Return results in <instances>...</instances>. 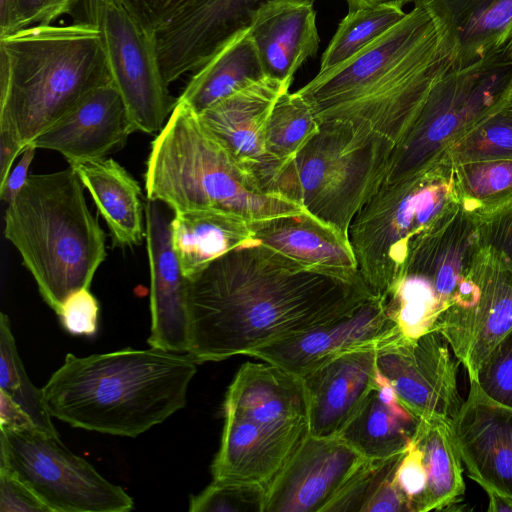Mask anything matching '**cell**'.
Returning <instances> with one entry per match:
<instances>
[{
	"instance_id": "1",
	"label": "cell",
	"mask_w": 512,
	"mask_h": 512,
	"mask_svg": "<svg viewBox=\"0 0 512 512\" xmlns=\"http://www.w3.org/2000/svg\"><path fill=\"white\" fill-rule=\"evenodd\" d=\"M187 281V353L199 364L249 356L374 297L363 280L308 270L253 239Z\"/></svg>"
},
{
	"instance_id": "2",
	"label": "cell",
	"mask_w": 512,
	"mask_h": 512,
	"mask_svg": "<svg viewBox=\"0 0 512 512\" xmlns=\"http://www.w3.org/2000/svg\"><path fill=\"white\" fill-rule=\"evenodd\" d=\"M110 81L98 25H36L1 37L0 183L26 145Z\"/></svg>"
},
{
	"instance_id": "3",
	"label": "cell",
	"mask_w": 512,
	"mask_h": 512,
	"mask_svg": "<svg viewBox=\"0 0 512 512\" xmlns=\"http://www.w3.org/2000/svg\"><path fill=\"white\" fill-rule=\"evenodd\" d=\"M199 363L150 347L77 357L69 353L42 388L51 416L104 434L136 437L187 403Z\"/></svg>"
},
{
	"instance_id": "4",
	"label": "cell",
	"mask_w": 512,
	"mask_h": 512,
	"mask_svg": "<svg viewBox=\"0 0 512 512\" xmlns=\"http://www.w3.org/2000/svg\"><path fill=\"white\" fill-rule=\"evenodd\" d=\"M84 188L71 166L32 174L5 212V238L57 315L71 294L90 287L106 257L105 233Z\"/></svg>"
},
{
	"instance_id": "5",
	"label": "cell",
	"mask_w": 512,
	"mask_h": 512,
	"mask_svg": "<svg viewBox=\"0 0 512 512\" xmlns=\"http://www.w3.org/2000/svg\"><path fill=\"white\" fill-rule=\"evenodd\" d=\"M145 187L147 199L169 206L174 213L220 210L256 221L305 211L278 194L263 191L198 114L178 100L151 144Z\"/></svg>"
},
{
	"instance_id": "6",
	"label": "cell",
	"mask_w": 512,
	"mask_h": 512,
	"mask_svg": "<svg viewBox=\"0 0 512 512\" xmlns=\"http://www.w3.org/2000/svg\"><path fill=\"white\" fill-rule=\"evenodd\" d=\"M455 165L448 154L412 175L383 184L348 228L359 274L384 298L409 258L459 210Z\"/></svg>"
},
{
	"instance_id": "7",
	"label": "cell",
	"mask_w": 512,
	"mask_h": 512,
	"mask_svg": "<svg viewBox=\"0 0 512 512\" xmlns=\"http://www.w3.org/2000/svg\"><path fill=\"white\" fill-rule=\"evenodd\" d=\"M393 150L392 143L347 125L320 124L310 141L275 172L268 192L347 236L353 218L383 184Z\"/></svg>"
},
{
	"instance_id": "8",
	"label": "cell",
	"mask_w": 512,
	"mask_h": 512,
	"mask_svg": "<svg viewBox=\"0 0 512 512\" xmlns=\"http://www.w3.org/2000/svg\"><path fill=\"white\" fill-rule=\"evenodd\" d=\"M480 250L477 220L461 207L422 241L382 298L402 339L437 331L449 312L472 303Z\"/></svg>"
},
{
	"instance_id": "9",
	"label": "cell",
	"mask_w": 512,
	"mask_h": 512,
	"mask_svg": "<svg viewBox=\"0 0 512 512\" xmlns=\"http://www.w3.org/2000/svg\"><path fill=\"white\" fill-rule=\"evenodd\" d=\"M511 98L512 54L507 45L471 65L450 68L432 87L409 132L394 148L383 184L443 158L470 129Z\"/></svg>"
},
{
	"instance_id": "10",
	"label": "cell",
	"mask_w": 512,
	"mask_h": 512,
	"mask_svg": "<svg viewBox=\"0 0 512 512\" xmlns=\"http://www.w3.org/2000/svg\"><path fill=\"white\" fill-rule=\"evenodd\" d=\"M0 467L25 483L51 512H127L133 499L59 439L35 426L1 429Z\"/></svg>"
},
{
	"instance_id": "11",
	"label": "cell",
	"mask_w": 512,
	"mask_h": 512,
	"mask_svg": "<svg viewBox=\"0 0 512 512\" xmlns=\"http://www.w3.org/2000/svg\"><path fill=\"white\" fill-rule=\"evenodd\" d=\"M99 26L111 80L137 131L158 134L177 100L170 95L161 71L156 35L115 0L105 4Z\"/></svg>"
},
{
	"instance_id": "12",
	"label": "cell",
	"mask_w": 512,
	"mask_h": 512,
	"mask_svg": "<svg viewBox=\"0 0 512 512\" xmlns=\"http://www.w3.org/2000/svg\"><path fill=\"white\" fill-rule=\"evenodd\" d=\"M376 364L402 405L418 420L441 418L452 422L461 409L460 362L439 331L415 340L399 337L383 343L378 347Z\"/></svg>"
},
{
	"instance_id": "13",
	"label": "cell",
	"mask_w": 512,
	"mask_h": 512,
	"mask_svg": "<svg viewBox=\"0 0 512 512\" xmlns=\"http://www.w3.org/2000/svg\"><path fill=\"white\" fill-rule=\"evenodd\" d=\"M436 30L430 15L415 5L378 39L346 62L318 73L297 92L309 104L320 124L386 76Z\"/></svg>"
},
{
	"instance_id": "14",
	"label": "cell",
	"mask_w": 512,
	"mask_h": 512,
	"mask_svg": "<svg viewBox=\"0 0 512 512\" xmlns=\"http://www.w3.org/2000/svg\"><path fill=\"white\" fill-rule=\"evenodd\" d=\"M477 282L471 305L448 316L437 330L465 368L469 383L512 330V270L482 247Z\"/></svg>"
},
{
	"instance_id": "15",
	"label": "cell",
	"mask_w": 512,
	"mask_h": 512,
	"mask_svg": "<svg viewBox=\"0 0 512 512\" xmlns=\"http://www.w3.org/2000/svg\"><path fill=\"white\" fill-rule=\"evenodd\" d=\"M366 460L340 436L309 435L268 488L264 512H324Z\"/></svg>"
},
{
	"instance_id": "16",
	"label": "cell",
	"mask_w": 512,
	"mask_h": 512,
	"mask_svg": "<svg viewBox=\"0 0 512 512\" xmlns=\"http://www.w3.org/2000/svg\"><path fill=\"white\" fill-rule=\"evenodd\" d=\"M275 0H200L156 34L164 80L169 85L205 65L231 38L248 29L255 12ZM314 3L316 0H300Z\"/></svg>"
},
{
	"instance_id": "17",
	"label": "cell",
	"mask_w": 512,
	"mask_h": 512,
	"mask_svg": "<svg viewBox=\"0 0 512 512\" xmlns=\"http://www.w3.org/2000/svg\"><path fill=\"white\" fill-rule=\"evenodd\" d=\"M401 338L384 301L371 297L352 312L303 333L252 352L249 356L302 376L346 352L380 346Z\"/></svg>"
},
{
	"instance_id": "18",
	"label": "cell",
	"mask_w": 512,
	"mask_h": 512,
	"mask_svg": "<svg viewBox=\"0 0 512 512\" xmlns=\"http://www.w3.org/2000/svg\"><path fill=\"white\" fill-rule=\"evenodd\" d=\"M451 427L468 477L512 498V408L470 384Z\"/></svg>"
},
{
	"instance_id": "19",
	"label": "cell",
	"mask_w": 512,
	"mask_h": 512,
	"mask_svg": "<svg viewBox=\"0 0 512 512\" xmlns=\"http://www.w3.org/2000/svg\"><path fill=\"white\" fill-rule=\"evenodd\" d=\"M145 237L150 271V347L189 348L188 281L171 242V219L161 202L147 199Z\"/></svg>"
},
{
	"instance_id": "20",
	"label": "cell",
	"mask_w": 512,
	"mask_h": 512,
	"mask_svg": "<svg viewBox=\"0 0 512 512\" xmlns=\"http://www.w3.org/2000/svg\"><path fill=\"white\" fill-rule=\"evenodd\" d=\"M309 436L308 424L265 426L224 414L213 480L259 485L268 490Z\"/></svg>"
},
{
	"instance_id": "21",
	"label": "cell",
	"mask_w": 512,
	"mask_h": 512,
	"mask_svg": "<svg viewBox=\"0 0 512 512\" xmlns=\"http://www.w3.org/2000/svg\"><path fill=\"white\" fill-rule=\"evenodd\" d=\"M378 347L346 352L301 376L308 399L309 435L339 436L354 418L375 389Z\"/></svg>"
},
{
	"instance_id": "22",
	"label": "cell",
	"mask_w": 512,
	"mask_h": 512,
	"mask_svg": "<svg viewBox=\"0 0 512 512\" xmlns=\"http://www.w3.org/2000/svg\"><path fill=\"white\" fill-rule=\"evenodd\" d=\"M137 131L112 81L96 88L33 141L70 165L105 158Z\"/></svg>"
},
{
	"instance_id": "23",
	"label": "cell",
	"mask_w": 512,
	"mask_h": 512,
	"mask_svg": "<svg viewBox=\"0 0 512 512\" xmlns=\"http://www.w3.org/2000/svg\"><path fill=\"white\" fill-rule=\"evenodd\" d=\"M290 85L265 77L198 114L202 124L257 179L263 191L267 122L276 101Z\"/></svg>"
},
{
	"instance_id": "24",
	"label": "cell",
	"mask_w": 512,
	"mask_h": 512,
	"mask_svg": "<svg viewBox=\"0 0 512 512\" xmlns=\"http://www.w3.org/2000/svg\"><path fill=\"white\" fill-rule=\"evenodd\" d=\"M252 239L311 271L362 280L348 237L308 212L249 221Z\"/></svg>"
},
{
	"instance_id": "25",
	"label": "cell",
	"mask_w": 512,
	"mask_h": 512,
	"mask_svg": "<svg viewBox=\"0 0 512 512\" xmlns=\"http://www.w3.org/2000/svg\"><path fill=\"white\" fill-rule=\"evenodd\" d=\"M249 34L265 76L289 84L320 43L313 4L300 0L264 4L255 12Z\"/></svg>"
},
{
	"instance_id": "26",
	"label": "cell",
	"mask_w": 512,
	"mask_h": 512,
	"mask_svg": "<svg viewBox=\"0 0 512 512\" xmlns=\"http://www.w3.org/2000/svg\"><path fill=\"white\" fill-rule=\"evenodd\" d=\"M432 18L459 69L503 48L512 36V0H413Z\"/></svg>"
},
{
	"instance_id": "27",
	"label": "cell",
	"mask_w": 512,
	"mask_h": 512,
	"mask_svg": "<svg viewBox=\"0 0 512 512\" xmlns=\"http://www.w3.org/2000/svg\"><path fill=\"white\" fill-rule=\"evenodd\" d=\"M223 411L265 426L308 424L303 379L267 362H246L228 387Z\"/></svg>"
},
{
	"instance_id": "28",
	"label": "cell",
	"mask_w": 512,
	"mask_h": 512,
	"mask_svg": "<svg viewBox=\"0 0 512 512\" xmlns=\"http://www.w3.org/2000/svg\"><path fill=\"white\" fill-rule=\"evenodd\" d=\"M70 166L89 191L107 223L114 243L121 247L140 244L145 236V204L136 180L111 158L84 161Z\"/></svg>"
},
{
	"instance_id": "29",
	"label": "cell",
	"mask_w": 512,
	"mask_h": 512,
	"mask_svg": "<svg viewBox=\"0 0 512 512\" xmlns=\"http://www.w3.org/2000/svg\"><path fill=\"white\" fill-rule=\"evenodd\" d=\"M250 240L249 221L224 211L193 210L171 219L172 247L187 280Z\"/></svg>"
},
{
	"instance_id": "30",
	"label": "cell",
	"mask_w": 512,
	"mask_h": 512,
	"mask_svg": "<svg viewBox=\"0 0 512 512\" xmlns=\"http://www.w3.org/2000/svg\"><path fill=\"white\" fill-rule=\"evenodd\" d=\"M265 77L248 28L231 38L197 70L178 101L184 102L195 113L200 114Z\"/></svg>"
},
{
	"instance_id": "31",
	"label": "cell",
	"mask_w": 512,
	"mask_h": 512,
	"mask_svg": "<svg viewBox=\"0 0 512 512\" xmlns=\"http://www.w3.org/2000/svg\"><path fill=\"white\" fill-rule=\"evenodd\" d=\"M412 440L421 451L427 476L422 512L446 510L463 499V463L451 422L441 418L419 419Z\"/></svg>"
},
{
	"instance_id": "32",
	"label": "cell",
	"mask_w": 512,
	"mask_h": 512,
	"mask_svg": "<svg viewBox=\"0 0 512 512\" xmlns=\"http://www.w3.org/2000/svg\"><path fill=\"white\" fill-rule=\"evenodd\" d=\"M418 419L392 411L372 390L340 437L368 460H383L405 452Z\"/></svg>"
},
{
	"instance_id": "33",
	"label": "cell",
	"mask_w": 512,
	"mask_h": 512,
	"mask_svg": "<svg viewBox=\"0 0 512 512\" xmlns=\"http://www.w3.org/2000/svg\"><path fill=\"white\" fill-rule=\"evenodd\" d=\"M319 129L313 110L297 91H287L278 98L265 132V192L269 193L268 187L275 172L292 159Z\"/></svg>"
},
{
	"instance_id": "34",
	"label": "cell",
	"mask_w": 512,
	"mask_h": 512,
	"mask_svg": "<svg viewBox=\"0 0 512 512\" xmlns=\"http://www.w3.org/2000/svg\"><path fill=\"white\" fill-rule=\"evenodd\" d=\"M455 165V185L462 210L476 220L512 203V159Z\"/></svg>"
},
{
	"instance_id": "35",
	"label": "cell",
	"mask_w": 512,
	"mask_h": 512,
	"mask_svg": "<svg viewBox=\"0 0 512 512\" xmlns=\"http://www.w3.org/2000/svg\"><path fill=\"white\" fill-rule=\"evenodd\" d=\"M402 7L383 3L349 11L323 53L319 73L346 62L394 27L406 15Z\"/></svg>"
},
{
	"instance_id": "36",
	"label": "cell",
	"mask_w": 512,
	"mask_h": 512,
	"mask_svg": "<svg viewBox=\"0 0 512 512\" xmlns=\"http://www.w3.org/2000/svg\"><path fill=\"white\" fill-rule=\"evenodd\" d=\"M0 391L19 404L37 428L58 435L45 406L42 389L35 387L26 374L10 320L4 313L0 315Z\"/></svg>"
},
{
	"instance_id": "37",
	"label": "cell",
	"mask_w": 512,
	"mask_h": 512,
	"mask_svg": "<svg viewBox=\"0 0 512 512\" xmlns=\"http://www.w3.org/2000/svg\"><path fill=\"white\" fill-rule=\"evenodd\" d=\"M447 154L454 164L512 159L511 100L470 129Z\"/></svg>"
},
{
	"instance_id": "38",
	"label": "cell",
	"mask_w": 512,
	"mask_h": 512,
	"mask_svg": "<svg viewBox=\"0 0 512 512\" xmlns=\"http://www.w3.org/2000/svg\"><path fill=\"white\" fill-rule=\"evenodd\" d=\"M267 490L259 485L213 480L191 496L190 512H264Z\"/></svg>"
},
{
	"instance_id": "39",
	"label": "cell",
	"mask_w": 512,
	"mask_h": 512,
	"mask_svg": "<svg viewBox=\"0 0 512 512\" xmlns=\"http://www.w3.org/2000/svg\"><path fill=\"white\" fill-rule=\"evenodd\" d=\"M403 454L383 460L367 459L324 512H362L381 483L396 470Z\"/></svg>"
},
{
	"instance_id": "40",
	"label": "cell",
	"mask_w": 512,
	"mask_h": 512,
	"mask_svg": "<svg viewBox=\"0 0 512 512\" xmlns=\"http://www.w3.org/2000/svg\"><path fill=\"white\" fill-rule=\"evenodd\" d=\"M83 0H9L0 12V38L36 25H50Z\"/></svg>"
},
{
	"instance_id": "41",
	"label": "cell",
	"mask_w": 512,
	"mask_h": 512,
	"mask_svg": "<svg viewBox=\"0 0 512 512\" xmlns=\"http://www.w3.org/2000/svg\"><path fill=\"white\" fill-rule=\"evenodd\" d=\"M474 384L488 398L512 408V330L479 370Z\"/></svg>"
},
{
	"instance_id": "42",
	"label": "cell",
	"mask_w": 512,
	"mask_h": 512,
	"mask_svg": "<svg viewBox=\"0 0 512 512\" xmlns=\"http://www.w3.org/2000/svg\"><path fill=\"white\" fill-rule=\"evenodd\" d=\"M146 31L157 34L187 14L200 0H115Z\"/></svg>"
},
{
	"instance_id": "43",
	"label": "cell",
	"mask_w": 512,
	"mask_h": 512,
	"mask_svg": "<svg viewBox=\"0 0 512 512\" xmlns=\"http://www.w3.org/2000/svg\"><path fill=\"white\" fill-rule=\"evenodd\" d=\"M394 480L407 502L409 512H422L427 476L421 451L412 438L397 465Z\"/></svg>"
},
{
	"instance_id": "44",
	"label": "cell",
	"mask_w": 512,
	"mask_h": 512,
	"mask_svg": "<svg viewBox=\"0 0 512 512\" xmlns=\"http://www.w3.org/2000/svg\"><path fill=\"white\" fill-rule=\"evenodd\" d=\"M480 246L497 255L512 270V203L477 220Z\"/></svg>"
},
{
	"instance_id": "45",
	"label": "cell",
	"mask_w": 512,
	"mask_h": 512,
	"mask_svg": "<svg viewBox=\"0 0 512 512\" xmlns=\"http://www.w3.org/2000/svg\"><path fill=\"white\" fill-rule=\"evenodd\" d=\"M58 316L70 334L93 336L98 327L99 304L89 288L81 289L65 300Z\"/></svg>"
},
{
	"instance_id": "46",
	"label": "cell",
	"mask_w": 512,
	"mask_h": 512,
	"mask_svg": "<svg viewBox=\"0 0 512 512\" xmlns=\"http://www.w3.org/2000/svg\"><path fill=\"white\" fill-rule=\"evenodd\" d=\"M0 511L51 512L25 483L5 467H0Z\"/></svg>"
},
{
	"instance_id": "47",
	"label": "cell",
	"mask_w": 512,
	"mask_h": 512,
	"mask_svg": "<svg viewBox=\"0 0 512 512\" xmlns=\"http://www.w3.org/2000/svg\"><path fill=\"white\" fill-rule=\"evenodd\" d=\"M395 471L381 483L362 512H409L407 502L394 480Z\"/></svg>"
},
{
	"instance_id": "48",
	"label": "cell",
	"mask_w": 512,
	"mask_h": 512,
	"mask_svg": "<svg viewBox=\"0 0 512 512\" xmlns=\"http://www.w3.org/2000/svg\"><path fill=\"white\" fill-rule=\"evenodd\" d=\"M36 147L30 143L26 145L21 153V158L14 168L11 169L6 180L0 184V198L5 203H11L21 191L27 178L31 163L34 159Z\"/></svg>"
},
{
	"instance_id": "49",
	"label": "cell",
	"mask_w": 512,
	"mask_h": 512,
	"mask_svg": "<svg viewBox=\"0 0 512 512\" xmlns=\"http://www.w3.org/2000/svg\"><path fill=\"white\" fill-rule=\"evenodd\" d=\"M33 426V420L21 406L0 391V428L20 429Z\"/></svg>"
},
{
	"instance_id": "50",
	"label": "cell",
	"mask_w": 512,
	"mask_h": 512,
	"mask_svg": "<svg viewBox=\"0 0 512 512\" xmlns=\"http://www.w3.org/2000/svg\"><path fill=\"white\" fill-rule=\"evenodd\" d=\"M107 2L108 0H83L81 4L83 21L99 26Z\"/></svg>"
},
{
	"instance_id": "51",
	"label": "cell",
	"mask_w": 512,
	"mask_h": 512,
	"mask_svg": "<svg viewBox=\"0 0 512 512\" xmlns=\"http://www.w3.org/2000/svg\"><path fill=\"white\" fill-rule=\"evenodd\" d=\"M488 496L489 512H512V498L494 490L485 491Z\"/></svg>"
},
{
	"instance_id": "52",
	"label": "cell",
	"mask_w": 512,
	"mask_h": 512,
	"mask_svg": "<svg viewBox=\"0 0 512 512\" xmlns=\"http://www.w3.org/2000/svg\"><path fill=\"white\" fill-rule=\"evenodd\" d=\"M412 1L413 0H346L349 11L364 7H371L383 3H397L403 6Z\"/></svg>"
},
{
	"instance_id": "53",
	"label": "cell",
	"mask_w": 512,
	"mask_h": 512,
	"mask_svg": "<svg viewBox=\"0 0 512 512\" xmlns=\"http://www.w3.org/2000/svg\"><path fill=\"white\" fill-rule=\"evenodd\" d=\"M507 46H508V48H509V50H510V52H511V54H512V36H511V38L509 39V42L507 43Z\"/></svg>"
},
{
	"instance_id": "54",
	"label": "cell",
	"mask_w": 512,
	"mask_h": 512,
	"mask_svg": "<svg viewBox=\"0 0 512 512\" xmlns=\"http://www.w3.org/2000/svg\"><path fill=\"white\" fill-rule=\"evenodd\" d=\"M511 102H512V98H511Z\"/></svg>"
}]
</instances>
